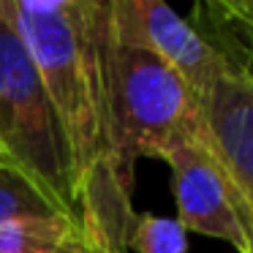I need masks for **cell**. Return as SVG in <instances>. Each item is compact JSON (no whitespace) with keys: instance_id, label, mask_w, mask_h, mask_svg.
Instances as JSON below:
<instances>
[{"instance_id":"1","label":"cell","mask_w":253,"mask_h":253,"mask_svg":"<svg viewBox=\"0 0 253 253\" xmlns=\"http://www.w3.org/2000/svg\"><path fill=\"white\" fill-rule=\"evenodd\" d=\"M55 106L74 164L79 226L104 253H123L136 218L115 120L109 0H0Z\"/></svg>"},{"instance_id":"2","label":"cell","mask_w":253,"mask_h":253,"mask_svg":"<svg viewBox=\"0 0 253 253\" xmlns=\"http://www.w3.org/2000/svg\"><path fill=\"white\" fill-rule=\"evenodd\" d=\"M0 144L55 204L79 223L77 180L63 128L36 63L0 17Z\"/></svg>"},{"instance_id":"3","label":"cell","mask_w":253,"mask_h":253,"mask_svg":"<svg viewBox=\"0 0 253 253\" xmlns=\"http://www.w3.org/2000/svg\"><path fill=\"white\" fill-rule=\"evenodd\" d=\"M112 71L120 161L131 177L139 158H161L171 139L204 128L202 106L188 84L153 52L115 41Z\"/></svg>"},{"instance_id":"4","label":"cell","mask_w":253,"mask_h":253,"mask_svg":"<svg viewBox=\"0 0 253 253\" xmlns=\"http://www.w3.org/2000/svg\"><path fill=\"white\" fill-rule=\"evenodd\" d=\"M161 158L171 169L177 223L185 231L229 242L240 253H253V212L210 144L207 123L202 131L171 139Z\"/></svg>"},{"instance_id":"5","label":"cell","mask_w":253,"mask_h":253,"mask_svg":"<svg viewBox=\"0 0 253 253\" xmlns=\"http://www.w3.org/2000/svg\"><path fill=\"white\" fill-rule=\"evenodd\" d=\"M109 22L117 44L153 52L188 84L199 106L207 101L223 60L185 17L158 0H109Z\"/></svg>"},{"instance_id":"6","label":"cell","mask_w":253,"mask_h":253,"mask_svg":"<svg viewBox=\"0 0 253 253\" xmlns=\"http://www.w3.org/2000/svg\"><path fill=\"white\" fill-rule=\"evenodd\" d=\"M210 144L253 212V79L223 66L202 104Z\"/></svg>"},{"instance_id":"7","label":"cell","mask_w":253,"mask_h":253,"mask_svg":"<svg viewBox=\"0 0 253 253\" xmlns=\"http://www.w3.org/2000/svg\"><path fill=\"white\" fill-rule=\"evenodd\" d=\"M188 22L218 52L226 68L253 79V0L199 3Z\"/></svg>"},{"instance_id":"8","label":"cell","mask_w":253,"mask_h":253,"mask_svg":"<svg viewBox=\"0 0 253 253\" xmlns=\"http://www.w3.org/2000/svg\"><path fill=\"white\" fill-rule=\"evenodd\" d=\"M77 237L87 234L68 215L11 220V223H0V253H49Z\"/></svg>"},{"instance_id":"9","label":"cell","mask_w":253,"mask_h":253,"mask_svg":"<svg viewBox=\"0 0 253 253\" xmlns=\"http://www.w3.org/2000/svg\"><path fill=\"white\" fill-rule=\"evenodd\" d=\"M66 215L60 204H55L44 193V188L14 161L0 164V223L28 218H55ZM71 218V215H68Z\"/></svg>"},{"instance_id":"10","label":"cell","mask_w":253,"mask_h":253,"mask_svg":"<svg viewBox=\"0 0 253 253\" xmlns=\"http://www.w3.org/2000/svg\"><path fill=\"white\" fill-rule=\"evenodd\" d=\"M188 231L177 218H161L153 212H136L131 231L126 237L123 253H185Z\"/></svg>"},{"instance_id":"11","label":"cell","mask_w":253,"mask_h":253,"mask_svg":"<svg viewBox=\"0 0 253 253\" xmlns=\"http://www.w3.org/2000/svg\"><path fill=\"white\" fill-rule=\"evenodd\" d=\"M6 161H11V155H8V153H6V147L0 144V164H6Z\"/></svg>"}]
</instances>
